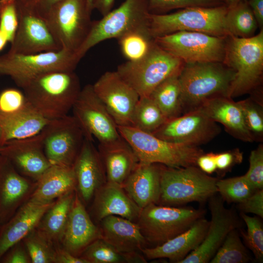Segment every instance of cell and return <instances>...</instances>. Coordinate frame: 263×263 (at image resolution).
Returning <instances> with one entry per match:
<instances>
[{
    "instance_id": "obj_1",
    "label": "cell",
    "mask_w": 263,
    "mask_h": 263,
    "mask_svg": "<svg viewBox=\"0 0 263 263\" xmlns=\"http://www.w3.org/2000/svg\"><path fill=\"white\" fill-rule=\"evenodd\" d=\"M30 105L48 120L65 116L81 88L74 71H55L39 75L22 87Z\"/></svg>"
},
{
    "instance_id": "obj_2",
    "label": "cell",
    "mask_w": 263,
    "mask_h": 263,
    "mask_svg": "<svg viewBox=\"0 0 263 263\" xmlns=\"http://www.w3.org/2000/svg\"><path fill=\"white\" fill-rule=\"evenodd\" d=\"M234 77L235 72L223 62L185 63L179 75L182 114L209 98L229 97Z\"/></svg>"
},
{
    "instance_id": "obj_3",
    "label": "cell",
    "mask_w": 263,
    "mask_h": 263,
    "mask_svg": "<svg viewBox=\"0 0 263 263\" xmlns=\"http://www.w3.org/2000/svg\"><path fill=\"white\" fill-rule=\"evenodd\" d=\"M223 63L235 72L229 97L258 94L263 81V30L247 38L226 36Z\"/></svg>"
},
{
    "instance_id": "obj_4",
    "label": "cell",
    "mask_w": 263,
    "mask_h": 263,
    "mask_svg": "<svg viewBox=\"0 0 263 263\" xmlns=\"http://www.w3.org/2000/svg\"><path fill=\"white\" fill-rule=\"evenodd\" d=\"M218 180L196 166L174 168L162 165L157 204L179 206L192 202L204 203L218 193Z\"/></svg>"
},
{
    "instance_id": "obj_5",
    "label": "cell",
    "mask_w": 263,
    "mask_h": 263,
    "mask_svg": "<svg viewBox=\"0 0 263 263\" xmlns=\"http://www.w3.org/2000/svg\"><path fill=\"white\" fill-rule=\"evenodd\" d=\"M117 126L140 163L174 168L197 166V159L204 153L199 146L169 142L132 126Z\"/></svg>"
},
{
    "instance_id": "obj_6",
    "label": "cell",
    "mask_w": 263,
    "mask_h": 263,
    "mask_svg": "<svg viewBox=\"0 0 263 263\" xmlns=\"http://www.w3.org/2000/svg\"><path fill=\"white\" fill-rule=\"evenodd\" d=\"M227 7H191L171 14H150L149 29L156 38L179 31L197 32L219 37L228 36L225 26Z\"/></svg>"
},
{
    "instance_id": "obj_7",
    "label": "cell",
    "mask_w": 263,
    "mask_h": 263,
    "mask_svg": "<svg viewBox=\"0 0 263 263\" xmlns=\"http://www.w3.org/2000/svg\"><path fill=\"white\" fill-rule=\"evenodd\" d=\"M205 213L203 208L151 204L141 209L136 223L148 244L154 247L184 232Z\"/></svg>"
},
{
    "instance_id": "obj_8",
    "label": "cell",
    "mask_w": 263,
    "mask_h": 263,
    "mask_svg": "<svg viewBox=\"0 0 263 263\" xmlns=\"http://www.w3.org/2000/svg\"><path fill=\"white\" fill-rule=\"evenodd\" d=\"M185 62L166 51L156 43L149 53L136 61L120 64L116 71L137 93L149 96L160 84L180 73Z\"/></svg>"
},
{
    "instance_id": "obj_9",
    "label": "cell",
    "mask_w": 263,
    "mask_h": 263,
    "mask_svg": "<svg viewBox=\"0 0 263 263\" xmlns=\"http://www.w3.org/2000/svg\"><path fill=\"white\" fill-rule=\"evenodd\" d=\"M92 12L87 0H60L43 16L61 48L75 53L91 30Z\"/></svg>"
},
{
    "instance_id": "obj_10",
    "label": "cell",
    "mask_w": 263,
    "mask_h": 263,
    "mask_svg": "<svg viewBox=\"0 0 263 263\" xmlns=\"http://www.w3.org/2000/svg\"><path fill=\"white\" fill-rule=\"evenodd\" d=\"M150 14L148 0H125L100 19L93 21L76 55L81 59L91 48L104 40L117 39L129 31L148 26Z\"/></svg>"
},
{
    "instance_id": "obj_11",
    "label": "cell",
    "mask_w": 263,
    "mask_h": 263,
    "mask_svg": "<svg viewBox=\"0 0 263 263\" xmlns=\"http://www.w3.org/2000/svg\"><path fill=\"white\" fill-rule=\"evenodd\" d=\"M80 60L75 53L63 49L30 54L8 52L0 57V74L9 76L21 88L42 74L74 71Z\"/></svg>"
},
{
    "instance_id": "obj_12",
    "label": "cell",
    "mask_w": 263,
    "mask_h": 263,
    "mask_svg": "<svg viewBox=\"0 0 263 263\" xmlns=\"http://www.w3.org/2000/svg\"><path fill=\"white\" fill-rule=\"evenodd\" d=\"M18 26L8 52L36 54L61 49L33 0H17Z\"/></svg>"
},
{
    "instance_id": "obj_13",
    "label": "cell",
    "mask_w": 263,
    "mask_h": 263,
    "mask_svg": "<svg viewBox=\"0 0 263 263\" xmlns=\"http://www.w3.org/2000/svg\"><path fill=\"white\" fill-rule=\"evenodd\" d=\"M72 110L73 115L80 124L86 137L93 140L94 137L102 146L125 141L112 116L94 93L93 85H86L81 89Z\"/></svg>"
},
{
    "instance_id": "obj_14",
    "label": "cell",
    "mask_w": 263,
    "mask_h": 263,
    "mask_svg": "<svg viewBox=\"0 0 263 263\" xmlns=\"http://www.w3.org/2000/svg\"><path fill=\"white\" fill-rule=\"evenodd\" d=\"M226 38L184 31L156 38L155 41L163 49L185 63L223 62Z\"/></svg>"
},
{
    "instance_id": "obj_15",
    "label": "cell",
    "mask_w": 263,
    "mask_h": 263,
    "mask_svg": "<svg viewBox=\"0 0 263 263\" xmlns=\"http://www.w3.org/2000/svg\"><path fill=\"white\" fill-rule=\"evenodd\" d=\"M43 149L52 165L72 167L86 137L73 115L51 120L41 131Z\"/></svg>"
},
{
    "instance_id": "obj_16",
    "label": "cell",
    "mask_w": 263,
    "mask_h": 263,
    "mask_svg": "<svg viewBox=\"0 0 263 263\" xmlns=\"http://www.w3.org/2000/svg\"><path fill=\"white\" fill-rule=\"evenodd\" d=\"M217 123L199 109L167 120L152 134L176 143L199 146L221 132Z\"/></svg>"
},
{
    "instance_id": "obj_17",
    "label": "cell",
    "mask_w": 263,
    "mask_h": 263,
    "mask_svg": "<svg viewBox=\"0 0 263 263\" xmlns=\"http://www.w3.org/2000/svg\"><path fill=\"white\" fill-rule=\"evenodd\" d=\"M216 194L208 199L211 220L203 241L180 263H209L228 233L242 227V222L236 212L225 207L224 201Z\"/></svg>"
},
{
    "instance_id": "obj_18",
    "label": "cell",
    "mask_w": 263,
    "mask_h": 263,
    "mask_svg": "<svg viewBox=\"0 0 263 263\" xmlns=\"http://www.w3.org/2000/svg\"><path fill=\"white\" fill-rule=\"evenodd\" d=\"M93 87L116 125L132 126L133 111L140 97L118 72H105Z\"/></svg>"
},
{
    "instance_id": "obj_19",
    "label": "cell",
    "mask_w": 263,
    "mask_h": 263,
    "mask_svg": "<svg viewBox=\"0 0 263 263\" xmlns=\"http://www.w3.org/2000/svg\"><path fill=\"white\" fill-rule=\"evenodd\" d=\"M17 170L37 181L52 165L45 156L41 132L27 138L7 142L0 149Z\"/></svg>"
},
{
    "instance_id": "obj_20",
    "label": "cell",
    "mask_w": 263,
    "mask_h": 263,
    "mask_svg": "<svg viewBox=\"0 0 263 263\" xmlns=\"http://www.w3.org/2000/svg\"><path fill=\"white\" fill-rule=\"evenodd\" d=\"M93 141L85 137L73 165L76 191L84 204L91 201L96 191L107 182L102 161Z\"/></svg>"
},
{
    "instance_id": "obj_21",
    "label": "cell",
    "mask_w": 263,
    "mask_h": 263,
    "mask_svg": "<svg viewBox=\"0 0 263 263\" xmlns=\"http://www.w3.org/2000/svg\"><path fill=\"white\" fill-rule=\"evenodd\" d=\"M100 238L98 226L93 222L76 189L60 243L74 255H80L92 242Z\"/></svg>"
},
{
    "instance_id": "obj_22",
    "label": "cell",
    "mask_w": 263,
    "mask_h": 263,
    "mask_svg": "<svg viewBox=\"0 0 263 263\" xmlns=\"http://www.w3.org/2000/svg\"><path fill=\"white\" fill-rule=\"evenodd\" d=\"M35 187V184L19 173L6 157L0 154V225L15 213Z\"/></svg>"
},
{
    "instance_id": "obj_23",
    "label": "cell",
    "mask_w": 263,
    "mask_h": 263,
    "mask_svg": "<svg viewBox=\"0 0 263 263\" xmlns=\"http://www.w3.org/2000/svg\"><path fill=\"white\" fill-rule=\"evenodd\" d=\"M55 201L41 203L28 199L9 220L0 225V260L11 247L37 227Z\"/></svg>"
},
{
    "instance_id": "obj_24",
    "label": "cell",
    "mask_w": 263,
    "mask_h": 263,
    "mask_svg": "<svg viewBox=\"0 0 263 263\" xmlns=\"http://www.w3.org/2000/svg\"><path fill=\"white\" fill-rule=\"evenodd\" d=\"M91 212L99 223L106 217L120 216L137 222L141 209L118 184L107 182L95 192Z\"/></svg>"
},
{
    "instance_id": "obj_25",
    "label": "cell",
    "mask_w": 263,
    "mask_h": 263,
    "mask_svg": "<svg viewBox=\"0 0 263 263\" xmlns=\"http://www.w3.org/2000/svg\"><path fill=\"white\" fill-rule=\"evenodd\" d=\"M204 217L198 220L188 229L163 244L145 247L142 253L147 260L167 258L170 262L180 263L196 249L203 241L209 225Z\"/></svg>"
},
{
    "instance_id": "obj_26",
    "label": "cell",
    "mask_w": 263,
    "mask_h": 263,
    "mask_svg": "<svg viewBox=\"0 0 263 263\" xmlns=\"http://www.w3.org/2000/svg\"><path fill=\"white\" fill-rule=\"evenodd\" d=\"M162 165L139 162L122 185L129 196L141 209L158 203Z\"/></svg>"
},
{
    "instance_id": "obj_27",
    "label": "cell",
    "mask_w": 263,
    "mask_h": 263,
    "mask_svg": "<svg viewBox=\"0 0 263 263\" xmlns=\"http://www.w3.org/2000/svg\"><path fill=\"white\" fill-rule=\"evenodd\" d=\"M99 223L100 238L121 253L141 252L148 244L136 222L111 215Z\"/></svg>"
},
{
    "instance_id": "obj_28",
    "label": "cell",
    "mask_w": 263,
    "mask_h": 263,
    "mask_svg": "<svg viewBox=\"0 0 263 263\" xmlns=\"http://www.w3.org/2000/svg\"><path fill=\"white\" fill-rule=\"evenodd\" d=\"M235 138L244 142L253 141L245 124L241 108L238 102L226 96H218L205 101L198 108Z\"/></svg>"
},
{
    "instance_id": "obj_29",
    "label": "cell",
    "mask_w": 263,
    "mask_h": 263,
    "mask_svg": "<svg viewBox=\"0 0 263 263\" xmlns=\"http://www.w3.org/2000/svg\"><path fill=\"white\" fill-rule=\"evenodd\" d=\"M76 189L73 166L51 165L36 181L29 199L38 203H49Z\"/></svg>"
},
{
    "instance_id": "obj_30",
    "label": "cell",
    "mask_w": 263,
    "mask_h": 263,
    "mask_svg": "<svg viewBox=\"0 0 263 263\" xmlns=\"http://www.w3.org/2000/svg\"><path fill=\"white\" fill-rule=\"evenodd\" d=\"M97 150L104 167L107 182L122 186L139 162L131 147L125 141L110 146L98 145Z\"/></svg>"
},
{
    "instance_id": "obj_31",
    "label": "cell",
    "mask_w": 263,
    "mask_h": 263,
    "mask_svg": "<svg viewBox=\"0 0 263 263\" xmlns=\"http://www.w3.org/2000/svg\"><path fill=\"white\" fill-rule=\"evenodd\" d=\"M50 120L30 106L19 113L0 117V126L3 131L6 143L8 141L27 138L39 133Z\"/></svg>"
},
{
    "instance_id": "obj_32",
    "label": "cell",
    "mask_w": 263,
    "mask_h": 263,
    "mask_svg": "<svg viewBox=\"0 0 263 263\" xmlns=\"http://www.w3.org/2000/svg\"><path fill=\"white\" fill-rule=\"evenodd\" d=\"M75 191L76 189L57 198L36 228L42 236L54 245L62 239Z\"/></svg>"
},
{
    "instance_id": "obj_33",
    "label": "cell",
    "mask_w": 263,
    "mask_h": 263,
    "mask_svg": "<svg viewBox=\"0 0 263 263\" xmlns=\"http://www.w3.org/2000/svg\"><path fill=\"white\" fill-rule=\"evenodd\" d=\"M179 74L166 79L155 88L149 96L167 120L182 114Z\"/></svg>"
},
{
    "instance_id": "obj_34",
    "label": "cell",
    "mask_w": 263,
    "mask_h": 263,
    "mask_svg": "<svg viewBox=\"0 0 263 263\" xmlns=\"http://www.w3.org/2000/svg\"><path fill=\"white\" fill-rule=\"evenodd\" d=\"M225 22L228 36L241 38L254 36L258 27L254 15L245 0L228 8Z\"/></svg>"
},
{
    "instance_id": "obj_35",
    "label": "cell",
    "mask_w": 263,
    "mask_h": 263,
    "mask_svg": "<svg viewBox=\"0 0 263 263\" xmlns=\"http://www.w3.org/2000/svg\"><path fill=\"white\" fill-rule=\"evenodd\" d=\"M117 40L122 54L129 61H136L143 58L156 44L149 25L129 31Z\"/></svg>"
},
{
    "instance_id": "obj_36",
    "label": "cell",
    "mask_w": 263,
    "mask_h": 263,
    "mask_svg": "<svg viewBox=\"0 0 263 263\" xmlns=\"http://www.w3.org/2000/svg\"><path fill=\"white\" fill-rule=\"evenodd\" d=\"M167 120L150 97H140L135 107L132 126L142 131L153 133Z\"/></svg>"
},
{
    "instance_id": "obj_37",
    "label": "cell",
    "mask_w": 263,
    "mask_h": 263,
    "mask_svg": "<svg viewBox=\"0 0 263 263\" xmlns=\"http://www.w3.org/2000/svg\"><path fill=\"white\" fill-rule=\"evenodd\" d=\"M251 258L242 242L239 229L230 231L210 261V263H246Z\"/></svg>"
},
{
    "instance_id": "obj_38",
    "label": "cell",
    "mask_w": 263,
    "mask_h": 263,
    "mask_svg": "<svg viewBox=\"0 0 263 263\" xmlns=\"http://www.w3.org/2000/svg\"><path fill=\"white\" fill-rule=\"evenodd\" d=\"M246 128L253 141L263 140V106L261 98L251 95L238 101Z\"/></svg>"
},
{
    "instance_id": "obj_39",
    "label": "cell",
    "mask_w": 263,
    "mask_h": 263,
    "mask_svg": "<svg viewBox=\"0 0 263 263\" xmlns=\"http://www.w3.org/2000/svg\"><path fill=\"white\" fill-rule=\"evenodd\" d=\"M218 193L228 203L238 204L256 190L248 183L244 175L224 179L216 182Z\"/></svg>"
},
{
    "instance_id": "obj_40",
    "label": "cell",
    "mask_w": 263,
    "mask_h": 263,
    "mask_svg": "<svg viewBox=\"0 0 263 263\" xmlns=\"http://www.w3.org/2000/svg\"><path fill=\"white\" fill-rule=\"evenodd\" d=\"M240 217L247 226L246 231L239 229L240 236L244 243L253 253L255 260L262 263L263 261V225L261 219L240 212Z\"/></svg>"
},
{
    "instance_id": "obj_41",
    "label": "cell",
    "mask_w": 263,
    "mask_h": 263,
    "mask_svg": "<svg viewBox=\"0 0 263 263\" xmlns=\"http://www.w3.org/2000/svg\"><path fill=\"white\" fill-rule=\"evenodd\" d=\"M80 257L88 263H127L125 253L119 252L101 238L88 245Z\"/></svg>"
},
{
    "instance_id": "obj_42",
    "label": "cell",
    "mask_w": 263,
    "mask_h": 263,
    "mask_svg": "<svg viewBox=\"0 0 263 263\" xmlns=\"http://www.w3.org/2000/svg\"><path fill=\"white\" fill-rule=\"evenodd\" d=\"M32 263H54L55 246L35 228L22 241Z\"/></svg>"
},
{
    "instance_id": "obj_43",
    "label": "cell",
    "mask_w": 263,
    "mask_h": 263,
    "mask_svg": "<svg viewBox=\"0 0 263 263\" xmlns=\"http://www.w3.org/2000/svg\"><path fill=\"white\" fill-rule=\"evenodd\" d=\"M150 14H164L176 9L212 7L225 5L223 0H148Z\"/></svg>"
},
{
    "instance_id": "obj_44",
    "label": "cell",
    "mask_w": 263,
    "mask_h": 263,
    "mask_svg": "<svg viewBox=\"0 0 263 263\" xmlns=\"http://www.w3.org/2000/svg\"><path fill=\"white\" fill-rule=\"evenodd\" d=\"M30 106L23 92L19 90L8 88L0 93V117L19 113Z\"/></svg>"
},
{
    "instance_id": "obj_45",
    "label": "cell",
    "mask_w": 263,
    "mask_h": 263,
    "mask_svg": "<svg viewBox=\"0 0 263 263\" xmlns=\"http://www.w3.org/2000/svg\"><path fill=\"white\" fill-rule=\"evenodd\" d=\"M18 26L17 0H0V31L12 42Z\"/></svg>"
},
{
    "instance_id": "obj_46",
    "label": "cell",
    "mask_w": 263,
    "mask_h": 263,
    "mask_svg": "<svg viewBox=\"0 0 263 263\" xmlns=\"http://www.w3.org/2000/svg\"><path fill=\"white\" fill-rule=\"evenodd\" d=\"M249 167L244 176L256 190L263 189V144L252 150L249 158Z\"/></svg>"
},
{
    "instance_id": "obj_47",
    "label": "cell",
    "mask_w": 263,
    "mask_h": 263,
    "mask_svg": "<svg viewBox=\"0 0 263 263\" xmlns=\"http://www.w3.org/2000/svg\"><path fill=\"white\" fill-rule=\"evenodd\" d=\"M241 212L254 214L263 218V189L255 190L250 196L237 204Z\"/></svg>"
},
{
    "instance_id": "obj_48",
    "label": "cell",
    "mask_w": 263,
    "mask_h": 263,
    "mask_svg": "<svg viewBox=\"0 0 263 263\" xmlns=\"http://www.w3.org/2000/svg\"><path fill=\"white\" fill-rule=\"evenodd\" d=\"M243 153L238 149L215 153L217 170L224 172L242 162Z\"/></svg>"
},
{
    "instance_id": "obj_49",
    "label": "cell",
    "mask_w": 263,
    "mask_h": 263,
    "mask_svg": "<svg viewBox=\"0 0 263 263\" xmlns=\"http://www.w3.org/2000/svg\"><path fill=\"white\" fill-rule=\"evenodd\" d=\"M19 242L11 247L0 260L2 263H31L28 252L23 244Z\"/></svg>"
},
{
    "instance_id": "obj_50",
    "label": "cell",
    "mask_w": 263,
    "mask_h": 263,
    "mask_svg": "<svg viewBox=\"0 0 263 263\" xmlns=\"http://www.w3.org/2000/svg\"><path fill=\"white\" fill-rule=\"evenodd\" d=\"M197 166L207 174L214 172L217 170L215 153L204 152L197 159Z\"/></svg>"
},
{
    "instance_id": "obj_51",
    "label": "cell",
    "mask_w": 263,
    "mask_h": 263,
    "mask_svg": "<svg viewBox=\"0 0 263 263\" xmlns=\"http://www.w3.org/2000/svg\"><path fill=\"white\" fill-rule=\"evenodd\" d=\"M54 263H88L80 257H77L71 253L63 247L55 246V256Z\"/></svg>"
},
{
    "instance_id": "obj_52",
    "label": "cell",
    "mask_w": 263,
    "mask_h": 263,
    "mask_svg": "<svg viewBox=\"0 0 263 263\" xmlns=\"http://www.w3.org/2000/svg\"><path fill=\"white\" fill-rule=\"evenodd\" d=\"M247 2L256 19L258 27L260 30L263 29V0H248Z\"/></svg>"
},
{
    "instance_id": "obj_53",
    "label": "cell",
    "mask_w": 263,
    "mask_h": 263,
    "mask_svg": "<svg viewBox=\"0 0 263 263\" xmlns=\"http://www.w3.org/2000/svg\"><path fill=\"white\" fill-rule=\"evenodd\" d=\"M114 1L115 0H93V9H96L104 16L112 10Z\"/></svg>"
},
{
    "instance_id": "obj_54",
    "label": "cell",
    "mask_w": 263,
    "mask_h": 263,
    "mask_svg": "<svg viewBox=\"0 0 263 263\" xmlns=\"http://www.w3.org/2000/svg\"><path fill=\"white\" fill-rule=\"evenodd\" d=\"M34 3L40 12L43 16L45 13L52 7L54 4L60 0H33Z\"/></svg>"
},
{
    "instance_id": "obj_55",
    "label": "cell",
    "mask_w": 263,
    "mask_h": 263,
    "mask_svg": "<svg viewBox=\"0 0 263 263\" xmlns=\"http://www.w3.org/2000/svg\"><path fill=\"white\" fill-rule=\"evenodd\" d=\"M7 41L8 40L6 36L0 31V51L3 49Z\"/></svg>"
},
{
    "instance_id": "obj_56",
    "label": "cell",
    "mask_w": 263,
    "mask_h": 263,
    "mask_svg": "<svg viewBox=\"0 0 263 263\" xmlns=\"http://www.w3.org/2000/svg\"><path fill=\"white\" fill-rule=\"evenodd\" d=\"M225 4L228 7H231L242 0L248 1V0H223Z\"/></svg>"
},
{
    "instance_id": "obj_57",
    "label": "cell",
    "mask_w": 263,
    "mask_h": 263,
    "mask_svg": "<svg viewBox=\"0 0 263 263\" xmlns=\"http://www.w3.org/2000/svg\"><path fill=\"white\" fill-rule=\"evenodd\" d=\"M5 143L3 131L1 127L0 126V148L3 146Z\"/></svg>"
},
{
    "instance_id": "obj_58",
    "label": "cell",
    "mask_w": 263,
    "mask_h": 263,
    "mask_svg": "<svg viewBox=\"0 0 263 263\" xmlns=\"http://www.w3.org/2000/svg\"><path fill=\"white\" fill-rule=\"evenodd\" d=\"M87 1H88L89 7L90 9V10L92 11L93 10V0H87Z\"/></svg>"
},
{
    "instance_id": "obj_59",
    "label": "cell",
    "mask_w": 263,
    "mask_h": 263,
    "mask_svg": "<svg viewBox=\"0 0 263 263\" xmlns=\"http://www.w3.org/2000/svg\"></svg>"
}]
</instances>
